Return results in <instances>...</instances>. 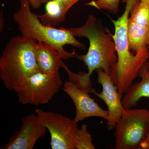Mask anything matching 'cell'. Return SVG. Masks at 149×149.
Here are the masks:
<instances>
[{
	"label": "cell",
	"mask_w": 149,
	"mask_h": 149,
	"mask_svg": "<svg viewBox=\"0 0 149 149\" xmlns=\"http://www.w3.org/2000/svg\"><path fill=\"white\" fill-rule=\"evenodd\" d=\"M37 41L22 36L12 37L0 58V77L7 89L17 93L28 78L40 70L36 60Z\"/></svg>",
	"instance_id": "6da1fadb"
},
{
	"label": "cell",
	"mask_w": 149,
	"mask_h": 149,
	"mask_svg": "<svg viewBox=\"0 0 149 149\" xmlns=\"http://www.w3.org/2000/svg\"><path fill=\"white\" fill-rule=\"evenodd\" d=\"M49 0H29L31 7L34 9L39 8L43 4L46 3Z\"/></svg>",
	"instance_id": "ffe728a7"
},
{
	"label": "cell",
	"mask_w": 149,
	"mask_h": 149,
	"mask_svg": "<svg viewBox=\"0 0 149 149\" xmlns=\"http://www.w3.org/2000/svg\"><path fill=\"white\" fill-rule=\"evenodd\" d=\"M148 110L149 111V109ZM141 149H149V131L146 139L142 144Z\"/></svg>",
	"instance_id": "44dd1931"
},
{
	"label": "cell",
	"mask_w": 149,
	"mask_h": 149,
	"mask_svg": "<svg viewBox=\"0 0 149 149\" xmlns=\"http://www.w3.org/2000/svg\"><path fill=\"white\" fill-rule=\"evenodd\" d=\"M147 62H148V70L149 71V59L148 60V61H147Z\"/></svg>",
	"instance_id": "cb8c5ba5"
},
{
	"label": "cell",
	"mask_w": 149,
	"mask_h": 149,
	"mask_svg": "<svg viewBox=\"0 0 149 149\" xmlns=\"http://www.w3.org/2000/svg\"><path fill=\"white\" fill-rule=\"evenodd\" d=\"M141 2L142 3L149 2V0H141Z\"/></svg>",
	"instance_id": "603a6c76"
},
{
	"label": "cell",
	"mask_w": 149,
	"mask_h": 149,
	"mask_svg": "<svg viewBox=\"0 0 149 149\" xmlns=\"http://www.w3.org/2000/svg\"><path fill=\"white\" fill-rule=\"evenodd\" d=\"M61 67L66 71L69 80L75 83L80 89L88 93L95 94L97 92L92 87L91 76L88 74V72H80L78 73H74L69 69L63 62Z\"/></svg>",
	"instance_id": "2e32d148"
},
{
	"label": "cell",
	"mask_w": 149,
	"mask_h": 149,
	"mask_svg": "<svg viewBox=\"0 0 149 149\" xmlns=\"http://www.w3.org/2000/svg\"><path fill=\"white\" fill-rule=\"evenodd\" d=\"M46 13L42 15H37L40 21L45 25L56 27L65 19L68 11L62 4L57 0H49L46 3Z\"/></svg>",
	"instance_id": "5bb4252c"
},
{
	"label": "cell",
	"mask_w": 149,
	"mask_h": 149,
	"mask_svg": "<svg viewBox=\"0 0 149 149\" xmlns=\"http://www.w3.org/2000/svg\"><path fill=\"white\" fill-rule=\"evenodd\" d=\"M75 149H95L92 135L88 131V125L84 124L78 128L75 138Z\"/></svg>",
	"instance_id": "e0dca14e"
},
{
	"label": "cell",
	"mask_w": 149,
	"mask_h": 149,
	"mask_svg": "<svg viewBox=\"0 0 149 149\" xmlns=\"http://www.w3.org/2000/svg\"><path fill=\"white\" fill-rule=\"evenodd\" d=\"M138 76L141 77V81L131 85L123 96L121 102L125 109L136 106L142 98H149V71L147 62L139 70Z\"/></svg>",
	"instance_id": "7c38bea8"
},
{
	"label": "cell",
	"mask_w": 149,
	"mask_h": 149,
	"mask_svg": "<svg viewBox=\"0 0 149 149\" xmlns=\"http://www.w3.org/2000/svg\"><path fill=\"white\" fill-rule=\"evenodd\" d=\"M0 29L1 31H2L3 28V19L2 12L1 11V23H0Z\"/></svg>",
	"instance_id": "7402d4cb"
},
{
	"label": "cell",
	"mask_w": 149,
	"mask_h": 149,
	"mask_svg": "<svg viewBox=\"0 0 149 149\" xmlns=\"http://www.w3.org/2000/svg\"><path fill=\"white\" fill-rule=\"evenodd\" d=\"M21 128L10 138L1 149H32L37 140L45 135L47 128L38 116L34 113L26 116L22 120Z\"/></svg>",
	"instance_id": "ba28073f"
},
{
	"label": "cell",
	"mask_w": 149,
	"mask_h": 149,
	"mask_svg": "<svg viewBox=\"0 0 149 149\" xmlns=\"http://www.w3.org/2000/svg\"><path fill=\"white\" fill-rule=\"evenodd\" d=\"M120 0H97L85 4L97 9L103 10L113 15H116L119 12Z\"/></svg>",
	"instance_id": "ac0fdd59"
},
{
	"label": "cell",
	"mask_w": 149,
	"mask_h": 149,
	"mask_svg": "<svg viewBox=\"0 0 149 149\" xmlns=\"http://www.w3.org/2000/svg\"><path fill=\"white\" fill-rule=\"evenodd\" d=\"M127 37L129 49L135 54L149 47V27L136 24L129 18Z\"/></svg>",
	"instance_id": "4fadbf2b"
},
{
	"label": "cell",
	"mask_w": 149,
	"mask_h": 149,
	"mask_svg": "<svg viewBox=\"0 0 149 149\" xmlns=\"http://www.w3.org/2000/svg\"><path fill=\"white\" fill-rule=\"evenodd\" d=\"M129 18L136 24L149 27V2L133 0L130 10Z\"/></svg>",
	"instance_id": "9a60e30c"
},
{
	"label": "cell",
	"mask_w": 149,
	"mask_h": 149,
	"mask_svg": "<svg viewBox=\"0 0 149 149\" xmlns=\"http://www.w3.org/2000/svg\"><path fill=\"white\" fill-rule=\"evenodd\" d=\"M62 90L72 99L76 109V115L74 119L78 123L91 117L102 118L107 120L108 111L104 110L91 97L88 92L80 89L70 80L64 83Z\"/></svg>",
	"instance_id": "30bf717a"
},
{
	"label": "cell",
	"mask_w": 149,
	"mask_h": 149,
	"mask_svg": "<svg viewBox=\"0 0 149 149\" xmlns=\"http://www.w3.org/2000/svg\"><path fill=\"white\" fill-rule=\"evenodd\" d=\"M19 1V8L14 14L13 18L18 25L21 36L51 45L61 54L63 59L74 58L76 54L74 50L71 52L65 51L63 48L65 45L85 49V45L78 41L68 29L63 27L57 29L43 24L37 14L31 11L29 0Z\"/></svg>",
	"instance_id": "277c9868"
},
{
	"label": "cell",
	"mask_w": 149,
	"mask_h": 149,
	"mask_svg": "<svg viewBox=\"0 0 149 149\" xmlns=\"http://www.w3.org/2000/svg\"><path fill=\"white\" fill-rule=\"evenodd\" d=\"M96 71L97 74V83L101 85L102 91L100 93L96 92L95 94L106 104L109 114L107 125L108 129L111 130L114 129L122 116L124 109L121 102L122 97L109 74L101 68L96 70Z\"/></svg>",
	"instance_id": "9c48e42d"
},
{
	"label": "cell",
	"mask_w": 149,
	"mask_h": 149,
	"mask_svg": "<svg viewBox=\"0 0 149 149\" xmlns=\"http://www.w3.org/2000/svg\"><path fill=\"white\" fill-rule=\"evenodd\" d=\"M35 113L49 132L52 149H75V138L77 123L74 119L52 111L37 109Z\"/></svg>",
	"instance_id": "52a82bcc"
},
{
	"label": "cell",
	"mask_w": 149,
	"mask_h": 149,
	"mask_svg": "<svg viewBox=\"0 0 149 149\" xmlns=\"http://www.w3.org/2000/svg\"><path fill=\"white\" fill-rule=\"evenodd\" d=\"M36 60L40 71L45 73L59 72L63 61L61 54L53 46L43 42L35 44Z\"/></svg>",
	"instance_id": "8fae6325"
},
{
	"label": "cell",
	"mask_w": 149,
	"mask_h": 149,
	"mask_svg": "<svg viewBox=\"0 0 149 149\" xmlns=\"http://www.w3.org/2000/svg\"><path fill=\"white\" fill-rule=\"evenodd\" d=\"M68 30L74 37L89 40L88 52L84 55L76 53L74 57L88 67V74L91 76L94 71L101 68L110 75L117 63V56L112 36L108 29H105L102 20L90 15L83 26Z\"/></svg>",
	"instance_id": "3957f363"
},
{
	"label": "cell",
	"mask_w": 149,
	"mask_h": 149,
	"mask_svg": "<svg viewBox=\"0 0 149 149\" xmlns=\"http://www.w3.org/2000/svg\"><path fill=\"white\" fill-rule=\"evenodd\" d=\"M63 5L67 10L68 11L72 6L80 1V0H57Z\"/></svg>",
	"instance_id": "d6986e66"
},
{
	"label": "cell",
	"mask_w": 149,
	"mask_h": 149,
	"mask_svg": "<svg viewBox=\"0 0 149 149\" xmlns=\"http://www.w3.org/2000/svg\"><path fill=\"white\" fill-rule=\"evenodd\" d=\"M62 84L59 72L45 73L39 70L31 75L25 87L17 92L19 102L35 106L47 103Z\"/></svg>",
	"instance_id": "8992f818"
},
{
	"label": "cell",
	"mask_w": 149,
	"mask_h": 149,
	"mask_svg": "<svg viewBox=\"0 0 149 149\" xmlns=\"http://www.w3.org/2000/svg\"><path fill=\"white\" fill-rule=\"evenodd\" d=\"M114 128L115 149H141L149 133L148 110L123 109Z\"/></svg>",
	"instance_id": "5b68a950"
},
{
	"label": "cell",
	"mask_w": 149,
	"mask_h": 149,
	"mask_svg": "<svg viewBox=\"0 0 149 149\" xmlns=\"http://www.w3.org/2000/svg\"><path fill=\"white\" fill-rule=\"evenodd\" d=\"M133 1L122 0L123 2L125 3L124 12L116 20L111 19L115 27L114 34L112 36L118 59L110 75L121 97L133 85V81L138 76L139 70L149 59V47L136 54L132 53L129 49L127 24Z\"/></svg>",
	"instance_id": "7a4b0ae2"
}]
</instances>
